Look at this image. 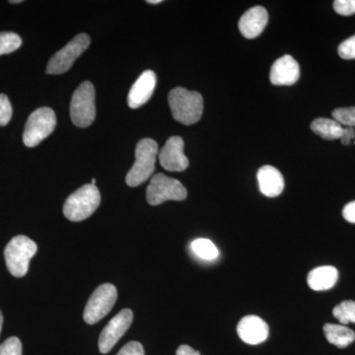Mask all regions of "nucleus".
Listing matches in <instances>:
<instances>
[{
  "label": "nucleus",
  "mask_w": 355,
  "mask_h": 355,
  "mask_svg": "<svg viewBox=\"0 0 355 355\" xmlns=\"http://www.w3.org/2000/svg\"><path fill=\"white\" fill-rule=\"evenodd\" d=\"M168 102L173 118L183 125H193L202 118V96L196 91H189L183 87L173 89L168 96Z\"/></svg>",
  "instance_id": "1"
},
{
  "label": "nucleus",
  "mask_w": 355,
  "mask_h": 355,
  "mask_svg": "<svg viewBox=\"0 0 355 355\" xmlns=\"http://www.w3.org/2000/svg\"><path fill=\"white\" fill-rule=\"evenodd\" d=\"M101 202V195L97 187L84 184L67 198L64 205V214L70 221L85 220L92 216Z\"/></svg>",
  "instance_id": "2"
},
{
  "label": "nucleus",
  "mask_w": 355,
  "mask_h": 355,
  "mask_svg": "<svg viewBox=\"0 0 355 355\" xmlns=\"http://www.w3.org/2000/svg\"><path fill=\"white\" fill-rule=\"evenodd\" d=\"M158 144L155 140L144 139L140 140L135 148V162L128 171L125 182L128 186L139 187L150 178L155 169Z\"/></svg>",
  "instance_id": "3"
},
{
  "label": "nucleus",
  "mask_w": 355,
  "mask_h": 355,
  "mask_svg": "<svg viewBox=\"0 0 355 355\" xmlns=\"http://www.w3.org/2000/svg\"><path fill=\"white\" fill-rule=\"evenodd\" d=\"M38 251V246L27 236L18 235L7 244L4 257L9 272L15 277H23L29 270L30 261Z\"/></svg>",
  "instance_id": "4"
},
{
  "label": "nucleus",
  "mask_w": 355,
  "mask_h": 355,
  "mask_svg": "<svg viewBox=\"0 0 355 355\" xmlns=\"http://www.w3.org/2000/svg\"><path fill=\"white\" fill-rule=\"evenodd\" d=\"M70 116L78 128H87L96 118L95 88L90 81L81 83L70 103Z\"/></svg>",
  "instance_id": "5"
},
{
  "label": "nucleus",
  "mask_w": 355,
  "mask_h": 355,
  "mask_svg": "<svg viewBox=\"0 0 355 355\" xmlns=\"http://www.w3.org/2000/svg\"><path fill=\"white\" fill-rule=\"evenodd\" d=\"M57 125L55 112L48 107L36 110L30 114L26 123L23 142L27 147L39 146L50 137Z\"/></svg>",
  "instance_id": "6"
},
{
  "label": "nucleus",
  "mask_w": 355,
  "mask_h": 355,
  "mask_svg": "<svg viewBox=\"0 0 355 355\" xmlns=\"http://www.w3.org/2000/svg\"><path fill=\"white\" fill-rule=\"evenodd\" d=\"M188 191L181 182L164 174L155 175L147 187V202L151 205H159L167 200H184Z\"/></svg>",
  "instance_id": "7"
},
{
  "label": "nucleus",
  "mask_w": 355,
  "mask_h": 355,
  "mask_svg": "<svg viewBox=\"0 0 355 355\" xmlns=\"http://www.w3.org/2000/svg\"><path fill=\"white\" fill-rule=\"evenodd\" d=\"M118 291L113 284H105L98 287L86 304L83 315L84 321L89 324H94L101 321L114 307Z\"/></svg>",
  "instance_id": "8"
},
{
  "label": "nucleus",
  "mask_w": 355,
  "mask_h": 355,
  "mask_svg": "<svg viewBox=\"0 0 355 355\" xmlns=\"http://www.w3.org/2000/svg\"><path fill=\"white\" fill-rule=\"evenodd\" d=\"M89 44H90V38H89L88 35H77L64 48L58 51L51 58L50 62L46 65V73L62 74L69 71L77 58L87 50Z\"/></svg>",
  "instance_id": "9"
},
{
  "label": "nucleus",
  "mask_w": 355,
  "mask_h": 355,
  "mask_svg": "<svg viewBox=\"0 0 355 355\" xmlns=\"http://www.w3.org/2000/svg\"><path fill=\"white\" fill-rule=\"evenodd\" d=\"M133 321V313L130 309L121 310L105 327L99 338V350L108 354L114 345L125 335Z\"/></svg>",
  "instance_id": "10"
},
{
  "label": "nucleus",
  "mask_w": 355,
  "mask_h": 355,
  "mask_svg": "<svg viewBox=\"0 0 355 355\" xmlns=\"http://www.w3.org/2000/svg\"><path fill=\"white\" fill-rule=\"evenodd\" d=\"M159 161L165 170L170 172H183L190 165L184 153V140L180 137H172L166 141L159 153Z\"/></svg>",
  "instance_id": "11"
},
{
  "label": "nucleus",
  "mask_w": 355,
  "mask_h": 355,
  "mask_svg": "<svg viewBox=\"0 0 355 355\" xmlns=\"http://www.w3.org/2000/svg\"><path fill=\"white\" fill-rule=\"evenodd\" d=\"M300 67L291 55H286L275 60L270 69V83L273 85L291 86L297 83Z\"/></svg>",
  "instance_id": "12"
},
{
  "label": "nucleus",
  "mask_w": 355,
  "mask_h": 355,
  "mask_svg": "<svg viewBox=\"0 0 355 355\" xmlns=\"http://www.w3.org/2000/svg\"><path fill=\"white\" fill-rule=\"evenodd\" d=\"M237 333L248 345H260L268 338L270 330L268 324L260 317L250 315L243 318L237 326Z\"/></svg>",
  "instance_id": "13"
},
{
  "label": "nucleus",
  "mask_w": 355,
  "mask_h": 355,
  "mask_svg": "<svg viewBox=\"0 0 355 355\" xmlns=\"http://www.w3.org/2000/svg\"><path fill=\"white\" fill-rule=\"evenodd\" d=\"M156 87V76L153 70H146L133 83L128 93V104L130 108L137 109L150 99Z\"/></svg>",
  "instance_id": "14"
},
{
  "label": "nucleus",
  "mask_w": 355,
  "mask_h": 355,
  "mask_svg": "<svg viewBox=\"0 0 355 355\" xmlns=\"http://www.w3.org/2000/svg\"><path fill=\"white\" fill-rule=\"evenodd\" d=\"M268 14L263 7L256 6L245 12L239 21V30L247 39H254L260 36L266 24Z\"/></svg>",
  "instance_id": "15"
},
{
  "label": "nucleus",
  "mask_w": 355,
  "mask_h": 355,
  "mask_svg": "<svg viewBox=\"0 0 355 355\" xmlns=\"http://www.w3.org/2000/svg\"><path fill=\"white\" fill-rule=\"evenodd\" d=\"M258 182L260 191L266 197H279L284 190V176L272 166L266 165L260 168L258 171Z\"/></svg>",
  "instance_id": "16"
},
{
  "label": "nucleus",
  "mask_w": 355,
  "mask_h": 355,
  "mask_svg": "<svg viewBox=\"0 0 355 355\" xmlns=\"http://www.w3.org/2000/svg\"><path fill=\"white\" fill-rule=\"evenodd\" d=\"M338 279V270L331 266H319L311 270L307 282L311 289L315 291H329L336 286Z\"/></svg>",
  "instance_id": "17"
},
{
  "label": "nucleus",
  "mask_w": 355,
  "mask_h": 355,
  "mask_svg": "<svg viewBox=\"0 0 355 355\" xmlns=\"http://www.w3.org/2000/svg\"><path fill=\"white\" fill-rule=\"evenodd\" d=\"M324 333L328 342L338 349H345L355 340V333L342 324H326Z\"/></svg>",
  "instance_id": "18"
},
{
  "label": "nucleus",
  "mask_w": 355,
  "mask_h": 355,
  "mask_svg": "<svg viewBox=\"0 0 355 355\" xmlns=\"http://www.w3.org/2000/svg\"><path fill=\"white\" fill-rule=\"evenodd\" d=\"M311 130L315 135L327 140L340 139L343 132V128L340 123L326 118H319L313 121L311 123Z\"/></svg>",
  "instance_id": "19"
},
{
  "label": "nucleus",
  "mask_w": 355,
  "mask_h": 355,
  "mask_svg": "<svg viewBox=\"0 0 355 355\" xmlns=\"http://www.w3.org/2000/svg\"><path fill=\"white\" fill-rule=\"evenodd\" d=\"M191 250L198 258L205 261H214L218 257L219 252L216 245L209 239H197L191 243Z\"/></svg>",
  "instance_id": "20"
},
{
  "label": "nucleus",
  "mask_w": 355,
  "mask_h": 355,
  "mask_svg": "<svg viewBox=\"0 0 355 355\" xmlns=\"http://www.w3.org/2000/svg\"><path fill=\"white\" fill-rule=\"evenodd\" d=\"M334 317L343 324H355V302L352 300L343 301L333 310Z\"/></svg>",
  "instance_id": "21"
},
{
  "label": "nucleus",
  "mask_w": 355,
  "mask_h": 355,
  "mask_svg": "<svg viewBox=\"0 0 355 355\" xmlns=\"http://www.w3.org/2000/svg\"><path fill=\"white\" fill-rule=\"evenodd\" d=\"M21 46H22V40L15 33H0V55L13 53Z\"/></svg>",
  "instance_id": "22"
},
{
  "label": "nucleus",
  "mask_w": 355,
  "mask_h": 355,
  "mask_svg": "<svg viewBox=\"0 0 355 355\" xmlns=\"http://www.w3.org/2000/svg\"><path fill=\"white\" fill-rule=\"evenodd\" d=\"M334 120L347 128H355V107L334 110Z\"/></svg>",
  "instance_id": "23"
},
{
  "label": "nucleus",
  "mask_w": 355,
  "mask_h": 355,
  "mask_svg": "<svg viewBox=\"0 0 355 355\" xmlns=\"http://www.w3.org/2000/svg\"><path fill=\"white\" fill-rule=\"evenodd\" d=\"M0 355H22V343L19 338L11 336L0 345Z\"/></svg>",
  "instance_id": "24"
},
{
  "label": "nucleus",
  "mask_w": 355,
  "mask_h": 355,
  "mask_svg": "<svg viewBox=\"0 0 355 355\" xmlns=\"http://www.w3.org/2000/svg\"><path fill=\"white\" fill-rule=\"evenodd\" d=\"M12 118V106L6 94H0V127L8 125Z\"/></svg>",
  "instance_id": "25"
},
{
  "label": "nucleus",
  "mask_w": 355,
  "mask_h": 355,
  "mask_svg": "<svg viewBox=\"0 0 355 355\" xmlns=\"http://www.w3.org/2000/svg\"><path fill=\"white\" fill-rule=\"evenodd\" d=\"M338 53L343 60H355V35L338 46Z\"/></svg>",
  "instance_id": "26"
},
{
  "label": "nucleus",
  "mask_w": 355,
  "mask_h": 355,
  "mask_svg": "<svg viewBox=\"0 0 355 355\" xmlns=\"http://www.w3.org/2000/svg\"><path fill=\"white\" fill-rule=\"evenodd\" d=\"M334 9L340 15H354L355 14V0H336L334 2Z\"/></svg>",
  "instance_id": "27"
},
{
  "label": "nucleus",
  "mask_w": 355,
  "mask_h": 355,
  "mask_svg": "<svg viewBox=\"0 0 355 355\" xmlns=\"http://www.w3.org/2000/svg\"><path fill=\"white\" fill-rule=\"evenodd\" d=\"M116 355H146L144 347L139 342H130Z\"/></svg>",
  "instance_id": "28"
},
{
  "label": "nucleus",
  "mask_w": 355,
  "mask_h": 355,
  "mask_svg": "<svg viewBox=\"0 0 355 355\" xmlns=\"http://www.w3.org/2000/svg\"><path fill=\"white\" fill-rule=\"evenodd\" d=\"M343 216L345 217V220L355 224V200L354 202L347 203L343 207Z\"/></svg>",
  "instance_id": "29"
},
{
  "label": "nucleus",
  "mask_w": 355,
  "mask_h": 355,
  "mask_svg": "<svg viewBox=\"0 0 355 355\" xmlns=\"http://www.w3.org/2000/svg\"><path fill=\"white\" fill-rule=\"evenodd\" d=\"M343 146H350L352 141H355V128H343V135L340 137Z\"/></svg>",
  "instance_id": "30"
},
{
  "label": "nucleus",
  "mask_w": 355,
  "mask_h": 355,
  "mask_svg": "<svg viewBox=\"0 0 355 355\" xmlns=\"http://www.w3.org/2000/svg\"><path fill=\"white\" fill-rule=\"evenodd\" d=\"M176 355H200V352L191 349L189 345H181L177 349Z\"/></svg>",
  "instance_id": "31"
},
{
  "label": "nucleus",
  "mask_w": 355,
  "mask_h": 355,
  "mask_svg": "<svg viewBox=\"0 0 355 355\" xmlns=\"http://www.w3.org/2000/svg\"><path fill=\"white\" fill-rule=\"evenodd\" d=\"M162 2V0H147V3L149 4H159Z\"/></svg>",
  "instance_id": "32"
},
{
  "label": "nucleus",
  "mask_w": 355,
  "mask_h": 355,
  "mask_svg": "<svg viewBox=\"0 0 355 355\" xmlns=\"http://www.w3.org/2000/svg\"><path fill=\"white\" fill-rule=\"evenodd\" d=\"M2 324H3V316H2V312L0 310V333H1Z\"/></svg>",
  "instance_id": "33"
},
{
  "label": "nucleus",
  "mask_w": 355,
  "mask_h": 355,
  "mask_svg": "<svg viewBox=\"0 0 355 355\" xmlns=\"http://www.w3.org/2000/svg\"><path fill=\"white\" fill-rule=\"evenodd\" d=\"M23 2L22 0H13V1H10V3H21Z\"/></svg>",
  "instance_id": "34"
},
{
  "label": "nucleus",
  "mask_w": 355,
  "mask_h": 355,
  "mask_svg": "<svg viewBox=\"0 0 355 355\" xmlns=\"http://www.w3.org/2000/svg\"><path fill=\"white\" fill-rule=\"evenodd\" d=\"M91 184H94V186H95L96 180L95 179H92V182H91Z\"/></svg>",
  "instance_id": "35"
}]
</instances>
